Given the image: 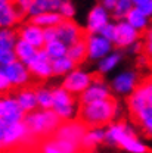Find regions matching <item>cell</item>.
<instances>
[{
    "instance_id": "cell-1",
    "label": "cell",
    "mask_w": 152,
    "mask_h": 153,
    "mask_svg": "<svg viewBox=\"0 0 152 153\" xmlns=\"http://www.w3.org/2000/svg\"><path fill=\"white\" fill-rule=\"evenodd\" d=\"M120 115V105L114 99L93 102L89 105H81L78 118L87 128L108 127Z\"/></svg>"
},
{
    "instance_id": "cell-2",
    "label": "cell",
    "mask_w": 152,
    "mask_h": 153,
    "mask_svg": "<svg viewBox=\"0 0 152 153\" xmlns=\"http://www.w3.org/2000/svg\"><path fill=\"white\" fill-rule=\"evenodd\" d=\"M105 143L111 146H118L129 153H146V144L137 137L133 128L126 122H112L106 127Z\"/></svg>"
},
{
    "instance_id": "cell-3",
    "label": "cell",
    "mask_w": 152,
    "mask_h": 153,
    "mask_svg": "<svg viewBox=\"0 0 152 153\" xmlns=\"http://www.w3.org/2000/svg\"><path fill=\"white\" fill-rule=\"evenodd\" d=\"M24 124L34 138H47L55 135L62 119L52 109H37L36 112L25 115Z\"/></svg>"
},
{
    "instance_id": "cell-4",
    "label": "cell",
    "mask_w": 152,
    "mask_h": 153,
    "mask_svg": "<svg viewBox=\"0 0 152 153\" xmlns=\"http://www.w3.org/2000/svg\"><path fill=\"white\" fill-rule=\"evenodd\" d=\"M53 93H55V100H53L52 111L62 121H73L80 114V108H81V105L77 103L76 96L67 91L64 87L55 88Z\"/></svg>"
},
{
    "instance_id": "cell-5",
    "label": "cell",
    "mask_w": 152,
    "mask_h": 153,
    "mask_svg": "<svg viewBox=\"0 0 152 153\" xmlns=\"http://www.w3.org/2000/svg\"><path fill=\"white\" fill-rule=\"evenodd\" d=\"M33 138L34 137L30 134L24 122L10 124V125H0V144L3 149L13 147L18 144H25Z\"/></svg>"
},
{
    "instance_id": "cell-6",
    "label": "cell",
    "mask_w": 152,
    "mask_h": 153,
    "mask_svg": "<svg viewBox=\"0 0 152 153\" xmlns=\"http://www.w3.org/2000/svg\"><path fill=\"white\" fill-rule=\"evenodd\" d=\"M93 79H95V76L92 75L90 72H87L86 69L76 68V69L71 71L68 75L64 76L61 87H64V88H65L67 91H70L71 94L80 97V96L90 87V84L93 82Z\"/></svg>"
},
{
    "instance_id": "cell-7",
    "label": "cell",
    "mask_w": 152,
    "mask_h": 153,
    "mask_svg": "<svg viewBox=\"0 0 152 153\" xmlns=\"http://www.w3.org/2000/svg\"><path fill=\"white\" fill-rule=\"evenodd\" d=\"M25 112L19 106L15 96H3L0 100V125H10L24 122Z\"/></svg>"
},
{
    "instance_id": "cell-8",
    "label": "cell",
    "mask_w": 152,
    "mask_h": 153,
    "mask_svg": "<svg viewBox=\"0 0 152 153\" xmlns=\"http://www.w3.org/2000/svg\"><path fill=\"white\" fill-rule=\"evenodd\" d=\"M127 106L133 116L142 112L145 108L152 106V79H146L139 84V87L129 96Z\"/></svg>"
},
{
    "instance_id": "cell-9",
    "label": "cell",
    "mask_w": 152,
    "mask_h": 153,
    "mask_svg": "<svg viewBox=\"0 0 152 153\" xmlns=\"http://www.w3.org/2000/svg\"><path fill=\"white\" fill-rule=\"evenodd\" d=\"M84 40L87 44V59L90 60L99 62L100 59L114 52V43L102 37L100 34H87Z\"/></svg>"
},
{
    "instance_id": "cell-10",
    "label": "cell",
    "mask_w": 152,
    "mask_h": 153,
    "mask_svg": "<svg viewBox=\"0 0 152 153\" xmlns=\"http://www.w3.org/2000/svg\"><path fill=\"white\" fill-rule=\"evenodd\" d=\"M31 75L36 76L37 79H47L53 76V60L49 57L44 49L37 50L34 57L27 63Z\"/></svg>"
},
{
    "instance_id": "cell-11",
    "label": "cell",
    "mask_w": 152,
    "mask_h": 153,
    "mask_svg": "<svg viewBox=\"0 0 152 153\" xmlns=\"http://www.w3.org/2000/svg\"><path fill=\"white\" fill-rule=\"evenodd\" d=\"M111 85L102 79L100 76H96L93 79V82L90 84V87L78 97L80 105H89L93 102H100V100H108L111 99Z\"/></svg>"
},
{
    "instance_id": "cell-12",
    "label": "cell",
    "mask_w": 152,
    "mask_h": 153,
    "mask_svg": "<svg viewBox=\"0 0 152 153\" xmlns=\"http://www.w3.org/2000/svg\"><path fill=\"white\" fill-rule=\"evenodd\" d=\"M109 85H111V90L115 94L130 96L139 87V75L130 69L123 71L111 79Z\"/></svg>"
},
{
    "instance_id": "cell-13",
    "label": "cell",
    "mask_w": 152,
    "mask_h": 153,
    "mask_svg": "<svg viewBox=\"0 0 152 153\" xmlns=\"http://www.w3.org/2000/svg\"><path fill=\"white\" fill-rule=\"evenodd\" d=\"M0 72H3L4 75L7 76V79L10 81L12 87H16V88H24L30 79H31V72L28 69V66L21 62V60H16L7 66H1L0 68Z\"/></svg>"
},
{
    "instance_id": "cell-14",
    "label": "cell",
    "mask_w": 152,
    "mask_h": 153,
    "mask_svg": "<svg viewBox=\"0 0 152 153\" xmlns=\"http://www.w3.org/2000/svg\"><path fill=\"white\" fill-rule=\"evenodd\" d=\"M140 38V33L137 30H134L133 27L124 19V21H118L115 24V40L114 46L118 49H129L130 46H133L134 43H137Z\"/></svg>"
},
{
    "instance_id": "cell-15",
    "label": "cell",
    "mask_w": 152,
    "mask_h": 153,
    "mask_svg": "<svg viewBox=\"0 0 152 153\" xmlns=\"http://www.w3.org/2000/svg\"><path fill=\"white\" fill-rule=\"evenodd\" d=\"M87 131V127L78 119H73V121H64L59 128L55 133V137L58 138H64V140H68V141H73L76 144L81 146V141H83V137Z\"/></svg>"
},
{
    "instance_id": "cell-16",
    "label": "cell",
    "mask_w": 152,
    "mask_h": 153,
    "mask_svg": "<svg viewBox=\"0 0 152 153\" xmlns=\"http://www.w3.org/2000/svg\"><path fill=\"white\" fill-rule=\"evenodd\" d=\"M80 147V144L52 135L38 144V153H78Z\"/></svg>"
},
{
    "instance_id": "cell-17",
    "label": "cell",
    "mask_w": 152,
    "mask_h": 153,
    "mask_svg": "<svg viewBox=\"0 0 152 153\" xmlns=\"http://www.w3.org/2000/svg\"><path fill=\"white\" fill-rule=\"evenodd\" d=\"M109 24V10L102 4H96L90 9L86 22L87 34H100V31Z\"/></svg>"
},
{
    "instance_id": "cell-18",
    "label": "cell",
    "mask_w": 152,
    "mask_h": 153,
    "mask_svg": "<svg viewBox=\"0 0 152 153\" xmlns=\"http://www.w3.org/2000/svg\"><path fill=\"white\" fill-rule=\"evenodd\" d=\"M56 30H58V38L62 43H65L68 47L71 44H74V43H77V41H80V40L84 38L83 30L77 25L73 19L71 21H65L64 19L56 27Z\"/></svg>"
},
{
    "instance_id": "cell-19",
    "label": "cell",
    "mask_w": 152,
    "mask_h": 153,
    "mask_svg": "<svg viewBox=\"0 0 152 153\" xmlns=\"http://www.w3.org/2000/svg\"><path fill=\"white\" fill-rule=\"evenodd\" d=\"M19 38L25 40L27 43H30L31 46H34L37 50L43 49L44 44H46V40H44V28L36 25L34 22H28L25 25L21 27L18 33Z\"/></svg>"
},
{
    "instance_id": "cell-20",
    "label": "cell",
    "mask_w": 152,
    "mask_h": 153,
    "mask_svg": "<svg viewBox=\"0 0 152 153\" xmlns=\"http://www.w3.org/2000/svg\"><path fill=\"white\" fill-rule=\"evenodd\" d=\"M22 16V12L15 3L0 1V25L1 28H12L16 25Z\"/></svg>"
},
{
    "instance_id": "cell-21",
    "label": "cell",
    "mask_w": 152,
    "mask_h": 153,
    "mask_svg": "<svg viewBox=\"0 0 152 153\" xmlns=\"http://www.w3.org/2000/svg\"><path fill=\"white\" fill-rule=\"evenodd\" d=\"M15 97H16L19 106L22 108V111H24L25 114L36 112L38 109L36 90H31V88H21L18 93L15 94Z\"/></svg>"
},
{
    "instance_id": "cell-22",
    "label": "cell",
    "mask_w": 152,
    "mask_h": 153,
    "mask_svg": "<svg viewBox=\"0 0 152 153\" xmlns=\"http://www.w3.org/2000/svg\"><path fill=\"white\" fill-rule=\"evenodd\" d=\"M105 140H106V128H103V127L87 128V131H86L84 137H83V141H81V147L92 149V147L100 144Z\"/></svg>"
},
{
    "instance_id": "cell-23",
    "label": "cell",
    "mask_w": 152,
    "mask_h": 153,
    "mask_svg": "<svg viewBox=\"0 0 152 153\" xmlns=\"http://www.w3.org/2000/svg\"><path fill=\"white\" fill-rule=\"evenodd\" d=\"M121 60H123V55L120 52L114 50L112 53H109L108 56H105L103 59H100L97 62V72L102 74V75L112 72L114 69L118 68V65L121 63Z\"/></svg>"
},
{
    "instance_id": "cell-24",
    "label": "cell",
    "mask_w": 152,
    "mask_h": 153,
    "mask_svg": "<svg viewBox=\"0 0 152 153\" xmlns=\"http://www.w3.org/2000/svg\"><path fill=\"white\" fill-rule=\"evenodd\" d=\"M61 3H62V0H34V3L30 7L27 15H30L33 18V16L44 13V12H58Z\"/></svg>"
},
{
    "instance_id": "cell-25",
    "label": "cell",
    "mask_w": 152,
    "mask_h": 153,
    "mask_svg": "<svg viewBox=\"0 0 152 153\" xmlns=\"http://www.w3.org/2000/svg\"><path fill=\"white\" fill-rule=\"evenodd\" d=\"M64 19L59 15V12H44L31 18V22H34L36 25L41 27V28H56L58 25L62 22Z\"/></svg>"
},
{
    "instance_id": "cell-26",
    "label": "cell",
    "mask_w": 152,
    "mask_h": 153,
    "mask_svg": "<svg viewBox=\"0 0 152 153\" xmlns=\"http://www.w3.org/2000/svg\"><path fill=\"white\" fill-rule=\"evenodd\" d=\"M126 21L133 27L134 30H137L139 33L140 31H146L149 28V16H146L139 7L134 6L133 9L130 10V13L127 15Z\"/></svg>"
},
{
    "instance_id": "cell-27",
    "label": "cell",
    "mask_w": 152,
    "mask_h": 153,
    "mask_svg": "<svg viewBox=\"0 0 152 153\" xmlns=\"http://www.w3.org/2000/svg\"><path fill=\"white\" fill-rule=\"evenodd\" d=\"M19 36L12 28H1L0 31V52H15Z\"/></svg>"
},
{
    "instance_id": "cell-28",
    "label": "cell",
    "mask_w": 152,
    "mask_h": 153,
    "mask_svg": "<svg viewBox=\"0 0 152 153\" xmlns=\"http://www.w3.org/2000/svg\"><path fill=\"white\" fill-rule=\"evenodd\" d=\"M67 56L70 57L76 65H80L83 63L86 59H87V44H86V40H80L74 44H71L68 47V53Z\"/></svg>"
},
{
    "instance_id": "cell-29",
    "label": "cell",
    "mask_w": 152,
    "mask_h": 153,
    "mask_svg": "<svg viewBox=\"0 0 152 153\" xmlns=\"http://www.w3.org/2000/svg\"><path fill=\"white\" fill-rule=\"evenodd\" d=\"M37 53V49L34 46H31L30 43H27L25 40L19 38L16 41V46H15V55L18 57V60L24 62L25 65L34 57V55Z\"/></svg>"
},
{
    "instance_id": "cell-30",
    "label": "cell",
    "mask_w": 152,
    "mask_h": 153,
    "mask_svg": "<svg viewBox=\"0 0 152 153\" xmlns=\"http://www.w3.org/2000/svg\"><path fill=\"white\" fill-rule=\"evenodd\" d=\"M134 119H136L137 125L140 127V130L146 135L152 137V106L145 108L142 112H139L134 116Z\"/></svg>"
},
{
    "instance_id": "cell-31",
    "label": "cell",
    "mask_w": 152,
    "mask_h": 153,
    "mask_svg": "<svg viewBox=\"0 0 152 153\" xmlns=\"http://www.w3.org/2000/svg\"><path fill=\"white\" fill-rule=\"evenodd\" d=\"M37 94L38 109H52L53 108V100H55V93L49 87H38L36 90Z\"/></svg>"
},
{
    "instance_id": "cell-32",
    "label": "cell",
    "mask_w": 152,
    "mask_h": 153,
    "mask_svg": "<svg viewBox=\"0 0 152 153\" xmlns=\"http://www.w3.org/2000/svg\"><path fill=\"white\" fill-rule=\"evenodd\" d=\"M77 66L76 63L70 59L68 56L59 57L53 60V75L55 76H65L68 75L71 71H74Z\"/></svg>"
},
{
    "instance_id": "cell-33",
    "label": "cell",
    "mask_w": 152,
    "mask_h": 153,
    "mask_svg": "<svg viewBox=\"0 0 152 153\" xmlns=\"http://www.w3.org/2000/svg\"><path fill=\"white\" fill-rule=\"evenodd\" d=\"M43 49L46 50V53L49 55V57H50L52 60L67 56V53H68V46H67L65 43H62L61 40H55V41L46 43Z\"/></svg>"
},
{
    "instance_id": "cell-34",
    "label": "cell",
    "mask_w": 152,
    "mask_h": 153,
    "mask_svg": "<svg viewBox=\"0 0 152 153\" xmlns=\"http://www.w3.org/2000/svg\"><path fill=\"white\" fill-rule=\"evenodd\" d=\"M133 7H134V4L132 0H118L117 4H115V7L112 9V15L118 21H124Z\"/></svg>"
},
{
    "instance_id": "cell-35",
    "label": "cell",
    "mask_w": 152,
    "mask_h": 153,
    "mask_svg": "<svg viewBox=\"0 0 152 153\" xmlns=\"http://www.w3.org/2000/svg\"><path fill=\"white\" fill-rule=\"evenodd\" d=\"M59 15L62 16V19L65 21H71L73 16L76 15V6L71 0H62L61 6H59Z\"/></svg>"
},
{
    "instance_id": "cell-36",
    "label": "cell",
    "mask_w": 152,
    "mask_h": 153,
    "mask_svg": "<svg viewBox=\"0 0 152 153\" xmlns=\"http://www.w3.org/2000/svg\"><path fill=\"white\" fill-rule=\"evenodd\" d=\"M143 55L149 57L152 60V25L145 31V37H143Z\"/></svg>"
},
{
    "instance_id": "cell-37",
    "label": "cell",
    "mask_w": 152,
    "mask_h": 153,
    "mask_svg": "<svg viewBox=\"0 0 152 153\" xmlns=\"http://www.w3.org/2000/svg\"><path fill=\"white\" fill-rule=\"evenodd\" d=\"M16 60H18V57L15 55V52H0V68L7 66Z\"/></svg>"
},
{
    "instance_id": "cell-38",
    "label": "cell",
    "mask_w": 152,
    "mask_h": 153,
    "mask_svg": "<svg viewBox=\"0 0 152 153\" xmlns=\"http://www.w3.org/2000/svg\"><path fill=\"white\" fill-rule=\"evenodd\" d=\"M100 36L105 37L106 40H109L111 43H114V40H115V24L109 22V24L100 31Z\"/></svg>"
},
{
    "instance_id": "cell-39",
    "label": "cell",
    "mask_w": 152,
    "mask_h": 153,
    "mask_svg": "<svg viewBox=\"0 0 152 153\" xmlns=\"http://www.w3.org/2000/svg\"><path fill=\"white\" fill-rule=\"evenodd\" d=\"M33 3H34V0H16L15 1V4L18 6V9L22 13H28V10L33 6Z\"/></svg>"
},
{
    "instance_id": "cell-40",
    "label": "cell",
    "mask_w": 152,
    "mask_h": 153,
    "mask_svg": "<svg viewBox=\"0 0 152 153\" xmlns=\"http://www.w3.org/2000/svg\"><path fill=\"white\" fill-rule=\"evenodd\" d=\"M44 40H46V43L59 40V38H58V30L56 28H46V30H44Z\"/></svg>"
},
{
    "instance_id": "cell-41",
    "label": "cell",
    "mask_w": 152,
    "mask_h": 153,
    "mask_svg": "<svg viewBox=\"0 0 152 153\" xmlns=\"http://www.w3.org/2000/svg\"><path fill=\"white\" fill-rule=\"evenodd\" d=\"M9 88H12L10 81L7 79V76L4 75L3 72H0V90H1V91H7Z\"/></svg>"
},
{
    "instance_id": "cell-42",
    "label": "cell",
    "mask_w": 152,
    "mask_h": 153,
    "mask_svg": "<svg viewBox=\"0 0 152 153\" xmlns=\"http://www.w3.org/2000/svg\"><path fill=\"white\" fill-rule=\"evenodd\" d=\"M139 7L146 16H152V1H146V3H142L140 6H136Z\"/></svg>"
},
{
    "instance_id": "cell-43",
    "label": "cell",
    "mask_w": 152,
    "mask_h": 153,
    "mask_svg": "<svg viewBox=\"0 0 152 153\" xmlns=\"http://www.w3.org/2000/svg\"><path fill=\"white\" fill-rule=\"evenodd\" d=\"M142 50H143V43H140V41L134 43L133 46H130V47L127 49V52H129V53H132V55H139Z\"/></svg>"
},
{
    "instance_id": "cell-44",
    "label": "cell",
    "mask_w": 152,
    "mask_h": 153,
    "mask_svg": "<svg viewBox=\"0 0 152 153\" xmlns=\"http://www.w3.org/2000/svg\"><path fill=\"white\" fill-rule=\"evenodd\" d=\"M99 1H100L99 4H102L103 7H106L108 10H111V12H112V9L115 7V4H117V1H118V0H99Z\"/></svg>"
},
{
    "instance_id": "cell-45",
    "label": "cell",
    "mask_w": 152,
    "mask_h": 153,
    "mask_svg": "<svg viewBox=\"0 0 152 153\" xmlns=\"http://www.w3.org/2000/svg\"><path fill=\"white\" fill-rule=\"evenodd\" d=\"M134 6H140L142 3H146V1H151V0H132Z\"/></svg>"
},
{
    "instance_id": "cell-46",
    "label": "cell",
    "mask_w": 152,
    "mask_h": 153,
    "mask_svg": "<svg viewBox=\"0 0 152 153\" xmlns=\"http://www.w3.org/2000/svg\"><path fill=\"white\" fill-rule=\"evenodd\" d=\"M0 1H9V3H15L16 0H0Z\"/></svg>"
},
{
    "instance_id": "cell-47",
    "label": "cell",
    "mask_w": 152,
    "mask_h": 153,
    "mask_svg": "<svg viewBox=\"0 0 152 153\" xmlns=\"http://www.w3.org/2000/svg\"><path fill=\"white\" fill-rule=\"evenodd\" d=\"M151 1H152V0H151Z\"/></svg>"
}]
</instances>
